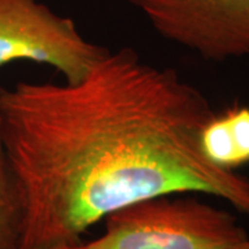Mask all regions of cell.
<instances>
[{
	"mask_svg": "<svg viewBox=\"0 0 249 249\" xmlns=\"http://www.w3.org/2000/svg\"><path fill=\"white\" fill-rule=\"evenodd\" d=\"M25 205L0 134V249H19Z\"/></svg>",
	"mask_w": 249,
	"mask_h": 249,
	"instance_id": "6",
	"label": "cell"
},
{
	"mask_svg": "<svg viewBox=\"0 0 249 249\" xmlns=\"http://www.w3.org/2000/svg\"><path fill=\"white\" fill-rule=\"evenodd\" d=\"M199 145L205 157L223 169L249 163V107L235 104L213 112L201 129Z\"/></svg>",
	"mask_w": 249,
	"mask_h": 249,
	"instance_id": "5",
	"label": "cell"
},
{
	"mask_svg": "<svg viewBox=\"0 0 249 249\" xmlns=\"http://www.w3.org/2000/svg\"><path fill=\"white\" fill-rule=\"evenodd\" d=\"M230 249H249V235L245 238V240H242L238 244H235L234 247H231Z\"/></svg>",
	"mask_w": 249,
	"mask_h": 249,
	"instance_id": "8",
	"label": "cell"
},
{
	"mask_svg": "<svg viewBox=\"0 0 249 249\" xmlns=\"http://www.w3.org/2000/svg\"><path fill=\"white\" fill-rule=\"evenodd\" d=\"M108 52L40 0H0V67L14 61L45 64L65 82L76 83Z\"/></svg>",
	"mask_w": 249,
	"mask_h": 249,
	"instance_id": "3",
	"label": "cell"
},
{
	"mask_svg": "<svg viewBox=\"0 0 249 249\" xmlns=\"http://www.w3.org/2000/svg\"><path fill=\"white\" fill-rule=\"evenodd\" d=\"M104 222V232L85 249H230L248 237L234 214L193 196L147 198Z\"/></svg>",
	"mask_w": 249,
	"mask_h": 249,
	"instance_id": "2",
	"label": "cell"
},
{
	"mask_svg": "<svg viewBox=\"0 0 249 249\" xmlns=\"http://www.w3.org/2000/svg\"><path fill=\"white\" fill-rule=\"evenodd\" d=\"M19 249H85V245L82 242H62V244H54V245H46V247Z\"/></svg>",
	"mask_w": 249,
	"mask_h": 249,
	"instance_id": "7",
	"label": "cell"
},
{
	"mask_svg": "<svg viewBox=\"0 0 249 249\" xmlns=\"http://www.w3.org/2000/svg\"><path fill=\"white\" fill-rule=\"evenodd\" d=\"M213 112L173 68L130 47L109 50L76 83L0 86V134L25 205L19 248L80 242L152 196L201 193L249 216V178L201 150Z\"/></svg>",
	"mask_w": 249,
	"mask_h": 249,
	"instance_id": "1",
	"label": "cell"
},
{
	"mask_svg": "<svg viewBox=\"0 0 249 249\" xmlns=\"http://www.w3.org/2000/svg\"><path fill=\"white\" fill-rule=\"evenodd\" d=\"M163 39L208 60L249 55V0H127Z\"/></svg>",
	"mask_w": 249,
	"mask_h": 249,
	"instance_id": "4",
	"label": "cell"
}]
</instances>
